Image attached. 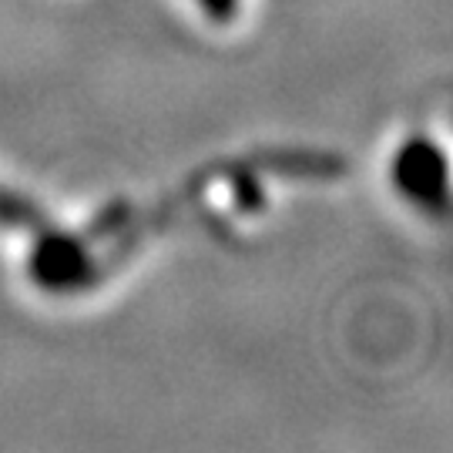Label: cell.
<instances>
[{
    "label": "cell",
    "instance_id": "3957f363",
    "mask_svg": "<svg viewBox=\"0 0 453 453\" xmlns=\"http://www.w3.org/2000/svg\"><path fill=\"white\" fill-rule=\"evenodd\" d=\"M37 226H44V211L37 209L27 195L11 192L7 185H0V228L34 232Z\"/></svg>",
    "mask_w": 453,
    "mask_h": 453
},
{
    "label": "cell",
    "instance_id": "7a4b0ae2",
    "mask_svg": "<svg viewBox=\"0 0 453 453\" xmlns=\"http://www.w3.org/2000/svg\"><path fill=\"white\" fill-rule=\"evenodd\" d=\"M34 242L27 249V279L48 296H74L91 289L97 282V259L91 252L88 232H65V228L37 226L31 232Z\"/></svg>",
    "mask_w": 453,
    "mask_h": 453
},
{
    "label": "cell",
    "instance_id": "6da1fadb",
    "mask_svg": "<svg viewBox=\"0 0 453 453\" xmlns=\"http://www.w3.org/2000/svg\"><path fill=\"white\" fill-rule=\"evenodd\" d=\"M387 181L393 195L423 219L443 222L450 215V158L440 142L413 131L389 151Z\"/></svg>",
    "mask_w": 453,
    "mask_h": 453
},
{
    "label": "cell",
    "instance_id": "277c9868",
    "mask_svg": "<svg viewBox=\"0 0 453 453\" xmlns=\"http://www.w3.org/2000/svg\"><path fill=\"white\" fill-rule=\"evenodd\" d=\"M209 27H232L242 17V0H188Z\"/></svg>",
    "mask_w": 453,
    "mask_h": 453
}]
</instances>
